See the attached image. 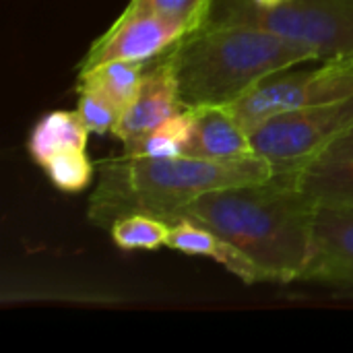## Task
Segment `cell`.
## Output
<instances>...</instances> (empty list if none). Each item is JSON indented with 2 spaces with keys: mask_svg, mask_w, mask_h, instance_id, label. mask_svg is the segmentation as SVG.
Returning a JSON list of instances; mask_svg holds the SVG:
<instances>
[{
  "mask_svg": "<svg viewBox=\"0 0 353 353\" xmlns=\"http://www.w3.org/2000/svg\"><path fill=\"white\" fill-rule=\"evenodd\" d=\"M316 203L296 184V174L207 192L182 215L211 228L244 252L265 281H300L310 256Z\"/></svg>",
  "mask_w": 353,
  "mask_h": 353,
  "instance_id": "obj_1",
  "label": "cell"
},
{
  "mask_svg": "<svg viewBox=\"0 0 353 353\" xmlns=\"http://www.w3.org/2000/svg\"><path fill=\"white\" fill-rule=\"evenodd\" d=\"M176 74L184 108H228L267 77L308 62L319 54L273 31L209 19L163 54Z\"/></svg>",
  "mask_w": 353,
  "mask_h": 353,
  "instance_id": "obj_2",
  "label": "cell"
},
{
  "mask_svg": "<svg viewBox=\"0 0 353 353\" xmlns=\"http://www.w3.org/2000/svg\"><path fill=\"white\" fill-rule=\"evenodd\" d=\"M273 176V165L261 157L215 161L190 155L145 157L124 153L99 163V182L89 201V217L103 228L128 213H149L172 223L207 192L263 182Z\"/></svg>",
  "mask_w": 353,
  "mask_h": 353,
  "instance_id": "obj_3",
  "label": "cell"
},
{
  "mask_svg": "<svg viewBox=\"0 0 353 353\" xmlns=\"http://www.w3.org/2000/svg\"><path fill=\"white\" fill-rule=\"evenodd\" d=\"M209 19L273 31L312 48L321 60L353 58V0H290L269 10L246 0H213Z\"/></svg>",
  "mask_w": 353,
  "mask_h": 353,
  "instance_id": "obj_4",
  "label": "cell"
},
{
  "mask_svg": "<svg viewBox=\"0 0 353 353\" xmlns=\"http://www.w3.org/2000/svg\"><path fill=\"white\" fill-rule=\"evenodd\" d=\"M350 126L353 95L277 114L248 132L254 155L267 159L275 174H296Z\"/></svg>",
  "mask_w": 353,
  "mask_h": 353,
  "instance_id": "obj_5",
  "label": "cell"
},
{
  "mask_svg": "<svg viewBox=\"0 0 353 353\" xmlns=\"http://www.w3.org/2000/svg\"><path fill=\"white\" fill-rule=\"evenodd\" d=\"M300 66L302 64L267 77L236 103L228 105L246 130L277 114L353 95L352 56L323 60L312 68Z\"/></svg>",
  "mask_w": 353,
  "mask_h": 353,
  "instance_id": "obj_6",
  "label": "cell"
},
{
  "mask_svg": "<svg viewBox=\"0 0 353 353\" xmlns=\"http://www.w3.org/2000/svg\"><path fill=\"white\" fill-rule=\"evenodd\" d=\"M188 33L190 29L182 23L126 4L112 27L91 43L79 64V70L114 60L141 64L153 62L170 52Z\"/></svg>",
  "mask_w": 353,
  "mask_h": 353,
  "instance_id": "obj_7",
  "label": "cell"
},
{
  "mask_svg": "<svg viewBox=\"0 0 353 353\" xmlns=\"http://www.w3.org/2000/svg\"><path fill=\"white\" fill-rule=\"evenodd\" d=\"M300 281L353 290V207H316L310 256Z\"/></svg>",
  "mask_w": 353,
  "mask_h": 353,
  "instance_id": "obj_8",
  "label": "cell"
},
{
  "mask_svg": "<svg viewBox=\"0 0 353 353\" xmlns=\"http://www.w3.org/2000/svg\"><path fill=\"white\" fill-rule=\"evenodd\" d=\"M182 110L184 103L180 99L174 68L170 60L161 56L153 60L149 68H145L141 89L134 101L122 112L114 134L122 141L124 147H130Z\"/></svg>",
  "mask_w": 353,
  "mask_h": 353,
  "instance_id": "obj_9",
  "label": "cell"
},
{
  "mask_svg": "<svg viewBox=\"0 0 353 353\" xmlns=\"http://www.w3.org/2000/svg\"><path fill=\"white\" fill-rule=\"evenodd\" d=\"M296 184L316 205L353 207V126L296 172Z\"/></svg>",
  "mask_w": 353,
  "mask_h": 353,
  "instance_id": "obj_10",
  "label": "cell"
},
{
  "mask_svg": "<svg viewBox=\"0 0 353 353\" xmlns=\"http://www.w3.org/2000/svg\"><path fill=\"white\" fill-rule=\"evenodd\" d=\"M184 155L215 161L256 157L252 151L250 132L230 108L221 105L194 110V128Z\"/></svg>",
  "mask_w": 353,
  "mask_h": 353,
  "instance_id": "obj_11",
  "label": "cell"
},
{
  "mask_svg": "<svg viewBox=\"0 0 353 353\" xmlns=\"http://www.w3.org/2000/svg\"><path fill=\"white\" fill-rule=\"evenodd\" d=\"M168 248L190 256H207L248 285L265 281L259 267L244 252H240L234 244L223 240L211 228L194 221L192 217L180 215L176 221H172Z\"/></svg>",
  "mask_w": 353,
  "mask_h": 353,
  "instance_id": "obj_12",
  "label": "cell"
},
{
  "mask_svg": "<svg viewBox=\"0 0 353 353\" xmlns=\"http://www.w3.org/2000/svg\"><path fill=\"white\" fill-rule=\"evenodd\" d=\"M89 128L81 116L66 110H54L41 116L29 132L27 151L37 165H43L50 157L68 149H87Z\"/></svg>",
  "mask_w": 353,
  "mask_h": 353,
  "instance_id": "obj_13",
  "label": "cell"
},
{
  "mask_svg": "<svg viewBox=\"0 0 353 353\" xmlns=\"http://www.w3.org/2000/svg\"><path fill=\"white\" fill-rule=\"evenodd\" d=\"M145 74V64L114 60L103 62L85 70H79V91H93L114 103L120 112H124L137 97L141 89V81Z\"/></svg>",
  "mask_w": 353,
  "mask_h": 353,
  "instance_id": "obj_14",
  "label": "cell"
},
{
  "mask_svg": "<svg viewBox=\"0 0 353 353\" xmlns=\"http://www.w3.org/2000/svg\"><path fill=\"white\" fill-rule=\"evenodd\" d=\"M194 128V110L184 108L182 112L170 116L165 122L155 126L139 143L124 147L126 155L145 157H178L184 155Z\"/></svg>",
  "mask_w": 353,
  "mask_h": 353,
  "instance_id": "obj_15",
  "label": "cell"
},
{
  "mask_svg": "<svg viewBox=\"0 0 353 353\" xmlns=\"http://www.w3.org/2000/svg\"><path fill=\"white\" fill-rule=\"evenodd\" d=\"M108 230L112 234V242L120 250H157L168 246L172 223L149 213H128L116 219Z\"/></svg>",
  "mask_w": 353,
  "mask_h": 353,
  "instance_id": "obj_16",
  "label": "cell"
},
{
  "mask_svg": "<svg viewBox=\"0 0 353 353\" xmlns=\"http://www.w3.org/2000/svg\"><path fill=\"white\" fill-rule=\"evenodd\" d=\"M41 168L46 170V176L58 190L70 194L83 192L95 176V165L91 163L87 149L60 151L54 157H50Z\"/></svg>",
  "mask_w": 353,
  "mask_h": 353,
  "instance_id": "obj_17",
  "label": "cell"
},
{
  "mask_svg": "<svg viewBox=\"0 0 353 353\" xmlns=\"http://www.w3.org/2000/svg\"><path fill=\"white\" fill-rule=\"evenodd\" d=\"M128 4L186 25L190 31L203 27L213 8V0H128Z\"/></svg>",
  "mask_w": 353,
  "mask_h": 353,
  "instance_id": "obj_18",
  "label": "cell"
},
{
  "mask_svg": "<svg viewBox=\"0 0 353 353\" xmlns=\"http://www.w3.org/2000/svg\"><path fill=\"white\" fill-rule=\"evenodd\" d=\"M77 114L81 116V120L89 128V132H95V134L114 132V128L122 116V112L114 103H110L105 97H101L93 91H79Z\"/></svg>",
  "mask_w": 353,
  "mask_h": 353,
  "instance_id": "obj_19",
  "label": "cell"
},
{
  "mask_svg": "<svg viewBox=\"0 0 353 353\" xmlns=\"http://www.w3.org/2000/svg\"><path fill=\"white\" fill-rule=\"evenodd\" d=\"M250 6H254V8H265V10H269V8H277V6H281V4H285V2H290V0H246Z\"/></svg>",
  "mask_w": 353,
  "mask_h": 353,
  "instance_id": "obj_20",
  "label": "cell"
}]
</instances>
